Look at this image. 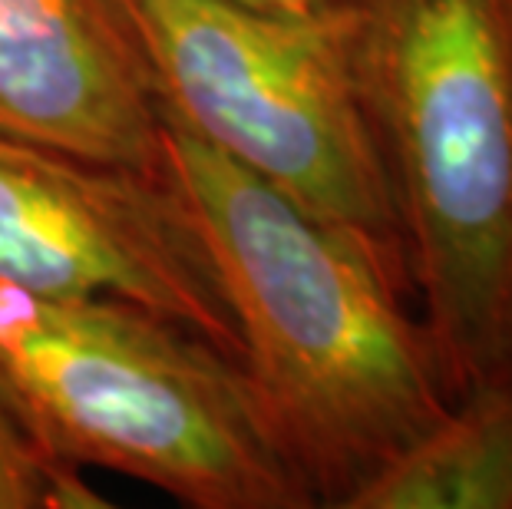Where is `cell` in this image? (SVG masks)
Returning a JSON list of instances; mask_svg holds the SVG:
<instances>
[{
    "instance_id": "cell-1",
    "label": "cell",
    "mask_w": 512,
    "mask_h": 509,
    "mask_svg": "<svg viewBox=\"0 0 512 509\" xmlns=\"http://www.w3.org/2000/svg\"><path fill=\"white\" fill-rule=\"evenodd\" d=\"M162 159L209 248L265 420L314 503L347 509L453 407L407 262L314 219L169 116Z\"/></svg>"
},
{
    "instance_id": "cell-2",
    "label": "cell",
    "mask_w": 512,
    "mask_h": 509,
    "mask_svg": "<svg viewBox=\"0 0 512 509\" xmlns=\"http://www.w3.org/2000/svg\"><path fill=\"white\" fill-rule=\"evenodd\" d=\"M417 311L453 404L512 387V34L496 0H344Z\"/></svg>"
},
{
    "instance_id": "cell-3",
    "label": "cell",
    "mask_w": 512,
    "mask_h": 509,
    "mask_svg": "<svg viewBox=\"0 0 512 509\" xmlns=\"http://www.w3.org/2000/svg\"><path fill=\"white\" fill-rule=\"evenodd\" d=\"M0 404L53 463L133 476L192 509H314L242 364L110 298L0 281Z\"/></svg>"
},
{
    "instance_id": "cell-4",
    "label": "cell",
    "mask_w": 512,
    "mask_h": 509,
    "mask_svg": "<svg viewBox=\"0 0 512 509\" xmlns=\"http://www.w3.org/2000/svg\"><path fill=\"white\" fill-rule=\"evenodd\" d=\"M162 113L311 212L403 255L357 93L347 10L278 17L232 0H119Z\"/></svg>"
},
{
    "instance_id": "cell-5",
    "label": "cell",
    "mask_w": 512,
    "mask_h": 509,
    "mask_svg": "<svg viewBox=\"0 0 512 509\" xmlns=\"http://www.w3.org/2000/svg\"><path fill=\"white\" fill-rule=\"evenodd\" d=\"M0 281L37 295L149 308L238 361L219 275L169 172L0 133Z\"/></svg>"
},
{
    "instance_id": "cell-6",
    "label": "cell",
    "mask_w": 512,
    "mask_h": 509,
    "mask_svg": "<svg viewBox=\"0 0 512 509\" xmlns=\"http://www.w3.org/2000/svg\"><path fill=\"white\" fill-rule=\"evenodd\" d=\"M162 100L119 0H0V133L166 172Z\"/></svg>"
},
{
    "instance_id": "cell-7",
    "label": "cell",
    "mask_w": 512,
    "mask_h": 509,
    "mask_svg": "<svg viewBox=\"0 0 512 509\" xmlns=\"http://www.w3.org/2000/svg\"><path fill=\"white\" fill-rule=\"evenodd\" d=\"M347 509H512V387L460 397Z\"/></svg>"
},
{
    "instance_id": "cell-8",
    "label": "cell",
    "mask_w": 512,
    "mask_h": 509,
    "mask_svg": "<svg viewBox=\"0 0 512 509\" xmlns=\"http://www.w3.org/2000/svg\"><path fill=\"white\" fill-rule=\"evenodd\" d=\"M106 506L83 470L53 463L30 443L0 404V509H96Z\"/></svg>"
},
{
    "instance_id": "cell-9",
    "label": "cell",
    "mask_w": 512,
    "mask_h": 509,
    "mask_svg": "<svg viewBox=\"0 0 512 509\" xmlns=\"http://www.w3.org/2000/svg\"><path fill=\"white\" fill-rule=\"evenodd\" d=\"M232 4L261 10V14H278V17H318L328 14L344 0H232Z\"/></svg>"
},
{
    "instance_id": "cell-10",
    "label": "cell",
    "mask_w": 512,
    "mask_h": 509,
    "mask_svg": "<svg viewBox=\"0 0 512 509\" xmlns=\"http://www.w3.org/2000/svg\"><path fill=\"white\" fill-rule=\"evenodd\" d=\"M499 10H503V17H506V27H509V34H512V0H496Z\"/></svg>"
}]
</instances>
